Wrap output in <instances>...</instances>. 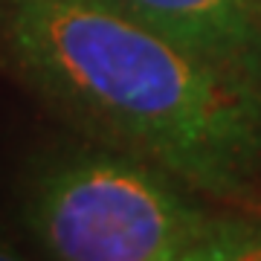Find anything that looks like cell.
<instances>
[{
  "label": "cell",
  "mask_w": 261,
  "mask_h": 261,
  "mask_svg": "<svg viewBox=\"0 0 261 261\" xmlns=\"http://www.w3.org/2000/svg\"><path fill=\"white\" fill-rule=\"evenodd\" d=\"M0 64L87 140L244 203L261 174V87L102 0H0Z\"/></svg>",
  "instance_id": "1"
},
{
  "label": "cell",
  "mask_w": 261,
  "mask_h": 261,
  "mask_svg": "<svg viewBox=\"0 0 261 261\" xmlns=\"http://www.w3.org/2000/svg\"><path fill=\"white\" fill-rule=\"evenodd\" d=\"M200 197L148 160L87 140L29 166L20 218L58 261H258L261 218Z\"/></svg>",
  "instance_id": "2"
},
{
  "label": "cell",
  "mask_w": 261,
  "mask_h": 261,
  "mask_svg": "<svg viewBox=\"0 0 261 261\" xmlns=\"http://www.w3.org/2000/svg\"><path fill=\"white\" fill-rule=\"evenodd\" d=\"M261 87V0H102Z\"/></svg>",
  "instance_id": "3"
},
{
  "label": "cell",
  "mask_w": 261,
  "mask_h": 261,
  "mask_svg": "<svg viewBox=\"0 0 261 261\" xmlns=\"http://www.w3.org/2000/svg\"><path fill=\"white\" fill-rule=\"evenodd\" d=\"M15 258H20V252L15 250V244L3 235V229H0V261H15Z\"/></svg>",
  "instance_id": "4"
},
{
  "label": "cell",
  "mask_w": 261,
  "mask_h": 261,
  "mask_svg": "<svg viewBox=\"0 0 261 261\" xmlns=\"http://www.w3.org/2000/svg\"><path fill=\"white\" fill-rule=\"evenodd\" d=\"M258 261H261V247H258Z\"/></svg>",
  "instance_id": "5"
}]
</instances>
